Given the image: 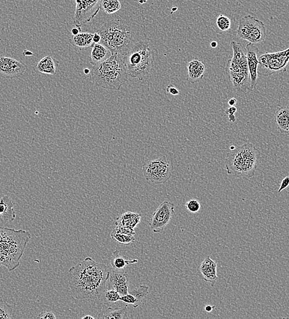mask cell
I'll use <instances>...</instances> for the list:
<instances>
[{
    "mask_svg": "<svg viewBox=\"0 0 289 319\" xmlns=\"http://www.w3.org/2000/svg\"><path fill=\"white\" fill-rule=\"evenodd\" d=\"M238 101L236 98H231L230 100L228 101V105L229 106H236Z\"/></svg>",
    "mask_w": 289,
    "mask_h": 319,
    "instance_id": "cell-41",
    "label": "cell"
},
{
    "mask_svg": "<svg viewBox=\"0 0 289 319\" xmlns=\"http://www.w3.org/2000/svg\"><path fill=\"white\" fill-rule=\"evenodd\" d=\"M237 35L242 40L254 44L265 41L267 34L264 23L261 20L247 15L240 20Z\"/></svg>",
    "mask_w": 289,
    "mask_h": 319,
    "instance_id": "cell-10",
    "label": "cell"
},
{
    "mask_svg": "<svg viewBox=\"0 0 289 319\" xmlns=\"http://www.w3.org/2000/svg\"><path fill=\"white\" fill-rule=\"evenodd\" d=\"M237 111V108L236 106H229V108L226 110L225 113L228 115H234Z\"/></svg>",
    "mask_w": 289,
    "mask_h": 319,
    "instance_id": "cell-38",
    "label": "cell"
},
{
    "mask_svg": "<svg viewBox=\"0 0 289 319\" xmlns=\"http://www.w3.org/2000/svg\"><path fill=\"white\" fill-rule=\"evenodd\" d=\"M82 318V319H94L95 318L93 317V316H92L90 315H87L84 316V317H83Z\"/></svg>",
    "mask_w": 289,
    "mask_h": 319,
    "instance_id": "cell-46",
    "label": "cell"
},
{
    "mask_svg": "<svg viewBox=\"0 0 289 319\" xmlns=\"http://www.w3.org/2000/svg\"><path fill=\"white\" fill-rule=\"evenodd\" d=\"M122 59L128 75L134 78L142 80L153 68V53L147 42L134 43Z\"/></svg>",
    "mask_w": 289,
    "mask_h": 319,
    "instance_id": "cell-7",
    "label": "cell"
},
{
    "mask_svg": "<svg viewBox=\"0 0 289 319\" xmlns=\"http://www.w3.org/2000/svg\"><path fill=\"white\" fill-rule=\"evenodd\" d=\"M14 204L13 199L10 196L5 195L0 199V216L4 221L11 222L16 219Z\"/></svg>",
    "mask_w": 289,
    "mask_h": 319,
    "instance_id": "cell-18",
    "label": "cell"
},
{
    "mask_svg": "<svg viewBox=\"0 0 289 319\" xmlns=\"http://www.w3.org/2000/svg\"><path fill=\"white\" fill-rule=\"evenodd\" d=\"M275 120L280 133H289V108L286 107L278 108L275 112Z\"/></svg>",
    "mask_w": 289,
    "mask_h": 319,
    "instance_id": "cell-22",
    "label": "cell"
},
{
    "mask_svg": "<svg viewBox=\"0 0 289 319\" xmlns=\"http://www.w3.org/2000/svg\"><path fill=\"white\" fill-rule=\"evenodd\" d=\"M166 92H168V94L174 95V96L179 94V91L177 90L176 88H175L174 86L172 85H169L167 86Z\"/></svg>",
    "mask_w": 289,
    "mask_h": 319,
    "instance_id": "cell-37",
    "label": "cell"
},
{
    "mask_svg": "<svg viewBox=\"0 0 289 319\" xmlns=\"http://www.w3.org/2000/svg\"><path fill=\"white\" fill-rule=\"evenodd\" d=\"M109 276L107 265L86 257L68 270V284L76 300H96L102 296Z\"/></svg>",
    "mask_w": 289,
    "mask_h": 319,
    "instance_id": "cell-1",
    "label": "cell"
},
{
    "mask_svg": "<svg viewBox=\"0 0 289 319\" xmlns=\"http://www.w3.org/2000/svg\"><path fill=\"white\" fill-rule=\"evenodd\" d=\"M235 148H235V146H231L230 148H229V149H230V151H233V150H234Z\"/></svg>",
    "mask_w": 289,
    "mask_h": 319,
    "instance_id": "cell-48",
    "label": "cell"
},
{
    "mask_svg": "<svg viewBox=\"0 0 289 319\" xmlns=\"http://www.w3.org/2000/svg\"><path fill=\"white\" fill-rule=\"evenodd\" d=\"M90 72H91V71L90 70L88 69V68H86V69L84 70V73L86 74H88Z\"/></svg>",
    "mask_w": 289,
    "mask_h": 319,
    "instance_id": "cell-47",
    "label": "cell"
},
{
    "mask_svg": "<svg viewBox=\"0 0 289 319\" xmlns=\"http://www.w3.org/2000/svg\"><path fill=\"white\" fill-rule=\"evenodd\" d=\"M30 240L31 234L28 231L0 226V267H5L10 271L19 267Z\"/></svg>",
    "mask_w": 289,
    "mask_h": 319,
    "instance_id": "cell-2",
    "label": "cell"
},
{
    "mask_svg": "<svg viewBox=\"0 0 289 319\" xmlns=\"http://www.w3.org/2000/svg\"><path fill=\"white\" fill-rule=\"evenodd\" d=\"M109 281L113 289L117 291L121 297L129 293V275L125 271H110Z\"/></svg>",
    "mask_w": 289,
    "mask_h": 319,
    "instance_id": "cell-15",
    "label": "cell"
},
{
    "mask_svg": "<svg viewBox=\"0 0 289 319\" xmlns=\"http://www.w3.org/2000/svg\"><path fill=\"white\" fill-rule=\"evenodd\" d=\"M141 215L133 212L127 211L119 216L115 222V225L126 226L134 229L141 222Z\"/></svg>",
    "mask_w": 289,
    "mask_h": 319,
    "instance_id": "cell-23",
    "label": "cell"
},
{
    "mask_svg": "<svg viewBox=\"0 0 289 319\" xmlns=\"http://www.w3.org/2000/svg\"><path fill=\"white\" fill-rule=\"evenodd\" d=\"M120 301L126 304H129V305H133L134 308H138L140 303L138 299H136L133 295L128 293L124 296H121L120 298Z\"/></svg>",
    "mask_w": 289,
    "mask_h": 319,
    "instance_id": "cell-33",
    "label": "cell"
},
{
    "mask_svg": "<svg viewBox=\"0 0 289 319\" xmlns=\"http://www.w3.org/2000/svg\"><path fill=\"white\" fill-rule=\"evenodd\" d=\"M37 318L41 319H56V316L51 311H43L40 313L37 316Z\"/></svg>",
    "mask_w": 289,
    "mask_h": 319,
    "instance_id": "cell-35",
    "label": "cell"
},
{
    "mask_svg": "<svg viewBox=\"0 0 289 319\" xmlns=\"http://www.w3.org/2000/svg\"><path fill=\"white\" fill-rule=\"evenodd\" d=\"M14 318L13 309L6 301L0 299V319Z\"/></svg>",
    "mask_w": 289,
    "mask_h": 319,
    "instance_id": "cell-29",
    "label": "cell"
},
{
    "mask_svg": "<svg viewBox=\"0 0 289 319\" xmlns=\"http://www.w3.org/2000/svg\"><path fill=\"white\" fill-rule=\"evenodd\" d=\"M229 121V122H233L234 123L236 122V117H235V115H228Z\"/></svg>",
    "mask_w": 289,
    "mask_h": 319,
    "instance_id": "cell-43",
    "label": "cell"
},
{
    "mask_svg": "<svg viewBox=\"0 0 289 319\" xmlns=\"http://www.w3.org/2000/svg\"><path fill=\"white\" fill-rule=\"evenodd\" d=\"M112 55L108 47L102 43L94 44L92 47L89 62L92 65H97L106 61Z\"/></svg>",
    "mask_w": 289,
    "mask_h": 319,
    "instance_id": "cell-20",
    "label": "cell"
},
{
    "mask_svg": "<svg viewBox=\"0 0 289 319\" xmlns=\"http://www.w3.org/2000/svg\"><path fill=\"white\" fill-rule=\"evenodd\" d=\"M59 62L52 56L47 55L44 56L38 63L37 66L34 67V71L37 72L49 74V75H55L58 71Z\"/></svg>",
    "mask_w": 289,
    "mask_h": 319,
    "instance_id": "cell-19",
    "label": "cell"
},
{
    "mask_svg": "<svg viewBox=\"0 0 289 319\" xmlns=\"http://www.w3.org/2000/svg\"><path fill=\"white\" fill-rule=\"evenodd\" d=\"M116 233V234H121L126 235H135L136 231L134 229L126 227V226L117 225L116 227L113 229L112 231Z\"/></svg>",
    "mask_w": 289,
    "mask_h": 319,
    "instance_id": "cell-34",
    "label": "cell"
},
{
    "mask_svg": "<svg viewBox=\"0 0 289 319\" xmlns=\"http://www.w3.org/2000/svg\"><path fill=\"white\" fill-rule=\"evenodd\" d=\"M100 36L97 32H95L93 36V41L94 44L100 43Z\"/></svg>",
    "mask_w": 289,
    "mask_h": 319,
    "instance_id": "cell-40",
    "label": "cell"
},
{
    "mask_svg": "<svg viewBox=\"0 0 289 319\" xmlns=\"http://www.w3.org/2000/svg\"><path fill=\"white\" fill-rule=\"evenodd\" d=\"M172 163L168 155L163 154L144 161L142 172L145 180L154 184H165L171 177Z\"/></svg>",
    "mask_w": 289,
    "mask_h": 319,
    "instance_id": "cell-8",
    "label": "cell"
},
{
    "mask_svg": "<svg viewBox=\"0 0 289 319\" xmlns=\"http://www.w3.org/2000/svg\"><path fill=\"white\" fill-rule=\"evenodd\" d=\"M102 0H76L73 16L75 26H81L90 22L99 13Z\"/></svg>",
    "mask_w": 289,
    "mask_h": 319,
    "instance_id": "cell-11",
    "label": "cell"
},
{
    "mask_svg": "<svg viewBox=\"0 0 289 319\" xmlns=\"http://www.w3.org/2000/svg\"><path fill=\"white\" fill-rule=\"evenodd\" d=\"M97 32L100 36V43L108 47L112 54L118 55L121 59L134 44L129 26L123 19L109 21Z\"/></svg>",
    "mask_w": 289,
    "mask_h": 319,
    "instance_id": "cell-6",
    "label": "cell"
},
{
    "mask_svg": "<svg viewBox=\"0 0 289 319\" xmlns=\"http://www.w3.org/2000/svg\"><path fill=\"white\" fill-rule=\"evenodd\" d=\"M258 74L269 76L285 72L289 64V47L282 51L261 53L258 55Z\"/></svg>",
    "mask_w": 289,
    "mask_h": 319,
    "instance_id": "cell-9",
    "label": "cell"
},
{
    "mask_svg": "<svg viewBox=\"0 0 289 319\" xmlns=\"http://www.w3.org/2000/svg\"><path fill=\"white\" fill-rule=\"evenodd\" d=\"M289 186V177H285L284 180L281 182V185H280L278 193H279L283 190L287 189Z\"/></svg>",
    "mask_w": 289,
    "mask_h": 319,
    "instance_id": "cell-36",
    "label": "cell"
},
{
    "mask_svg": "<svg viewBox=\"0 0 289 319\" xmlns=\"http://www.w3.org/2000/svg\"><path fill=\"white\" fill-rule=\"evenodd\" d=\"M198 271L204 281L210 282L212 287H214L219 279L217 276V265L216 262L207 256L199 265Z\"/></svg>",
    "mask_w": 289,
    "mask_h": 319,
    "instance_id": "cell-16",
    "label": "cell"
},
{
    "mask_svg": "<svg viewBox=\"0 0 289 319\" xmlns=\"http://www.w3.org/2000/svg\"><path fill=\"white\" fill-rule=\"evenodd\" d=\"M94 34L91 33H80L76 35H72L70 38L69 42L74 47L80 50L90 48L93 46Z\"/></svg>",
    "mask_w": 289,
    "mask_h": 319,
    "instance_id": "cell-21",
    "label": "cell"
},
{
    "mask_svg": "<svg viewBox=\"0 0 289 319\" xmlns=\"http://www.w3.org/2000/svg\"><path fill=\"white\" fill-rule=\"evenodd\" d=\"M260 153L250 142H246L226 154L225 169L227 174L250 180L254 177Z\"/></svg>",
    "mask_w": 289,
    "mask_h": 319,
    "instance_id": "cell-3",
    "label": "cell"
},
{
    "mask_svg": "<svg viewBox=\"0 0 289 319\" xmlns=\"http://www.w3.org/2000/svg\"><path fill=\"white\" fill-rule=\"evenodd\" d=\"M215 308V306L207 305L205 307L204 309L205 311L207 312H210L213 311V310Z\"/></svg>",
    "mask_w": 289,
    "mask_h": 319,
    "instance_id": "cell-42",
    "label": "cell"
},
{
    "mask_svg": "<svg viewBox=\"0 0 289 319\" xmlns=\"http://www.w3.org/2000/svg\"><path fill=\"white\" fill-rule=\"evenodd\" d=\"M127 306L124 308H109L98 315V318L103 319H123L126 317Z\"/></svg>",
    "mask_w": 289,
    "mask_h": 319,
    "instance_id": "cell-24",
    "label": "cell"
},
{
    "mask_svg": "<svg viewBox=\"0 0 289 319\" xmlns=\"http://www.w3.org/2000/svg\"><path fill=\"white\" fill-rule=\"evenodd\" d=\"M135 235H126L121 234H116V233L111 232L110 237L113 241L118 243L124 244V245H129L135 241Z\"/></svg>",
    "mask_w": 289,
    "mask_h": 319,
    "instance_id": "cell-28",
    "label": "cell"
},
{
    "mask_svg": "<svg viewBox=\"0 0 289 319\" xmlns=\"http://www.w3.org/2000/svg\"><path fill=\"white\" fill-rule=\"evenodd\" d=\"M28 67L23 62L17 60L0 56V77L4 78H16L23 75Z\"/></svg>",
    "mask_w": 289,
    "mask_h": 319,
    "instance_id": "cell-13",
    "label": "cell"
},
{
    "mask_svg": "<svg viewBox=\"0 0 289 319\" xmlns=\"http://www.w3.org/2000/svg\"><path fill=\"white\" fill-rule=\"evenodd\" d=\"M186 208L190 213H196L200 210L201 205L197 199H192L186 202Z\"/></svg>",
    "mask_w": 289,
    "mask_h": 319,
    "instance_id": "cell-32",
    "label": "cell"
},
{
    "mask_svg": "<svg viewBox=\"0 0 289 319\" xmlns=\"http://www.w3.org/2000/svg\"><path fill=\"white\" fill-rule=\"evenodd\" d=\"M23 55L25 56L33 55V53L29 50H25L23 52Z\"/></svg>",
    "mask_w": 289,
    "mask_h": 319,
    "instance_id": "cell-44",
    "label": "cell"
},
{
    "mask_svg": "<svg viewBox=\"0 0 289 319\" xmlns=\"http://www.w3.org/2000/svg\"><path fill=\"white\" fill-rule=\"evenodd\" d=\"M175 206L172 202L164 201L154 212L150 222L152 231L159 234L166 227L174 214Z\"/></svg>",
    "mask_w": 289,
    "mask_h": 319,
    "instance_id": "cell-12",
    "label": "cell"
},
{
    "mask_svg": "<svg viewBox=\"0 0 289 319\" xmlns=\"http://www.w3.org/2000/svg\"><path fill=\"white\" fill-rule=\"evenodd\" d=\"M121 7L120 0H102L101 4V8L106 13L109 15L117 13L120 10Z\"/></svg>",
    "mask_w": 289,
    "mask_h": 319,
    "instance_id": "cell-27",
    "label": "cell"
},
{
    "mask_svg": "<svg viewBox=\"0 0 289 319\" xmlns=\"http://www.w3.org/2000/svg\"><path fill=\"white\" fill-rule=\"evenodd\" d=\"M216 26V28H214L215 29L214 31L218 33V34H222L223 33L227 32L231 29V20L227 16L220 14L217 17Z\"/></svg>",
    "mask_w": 289,
    "mask_h": 319,
    "instance_id": "cell-26",
    "label": "cell"
},
{
    "mask_svg": "<svg viewBox=\"0 0 289 319\" xmlns=\"http://www.w3.org/2000/svg\"><path fill=\"white\" fill-rule=\"evenodd\" d=\"M233 56L226 62L225 72L238 96L243 97L251 92L246 53L239 42L231 41Z\"/></svg>",
    "mask_w": 289,
    "mask_h": 319,
    "instance_id": "cell-5",
    "label": "cell"
},
{
    "mask_svg": "<svg viewBox=\"0 0 289 319\" xmlns=\"http://www.w3.org/2000/svg\"><path fill=\"white\" fill-rule=\"evenodd\" d=\"M247 65L250 79V86L252 90L256 88L258 82V55L260 52L257 47L251 43L247 44L246 46Z\"/></svg>",
    "mask_w": 289,
    "mask_h": 319,
    "instance_id": "cell-14",
    "label": "cell"
},
{
    "mask_svg": "<svg viewBox=\"0 0 289 319\" xmlns=\"http://www.w3.org/2000/svg\"><path fill=\"white\" fill-rule=\"evenodd\" d=\"M148 288L149 287L147 285H140L138 288L130 291V294L133 295L138 299L139 303H141L142 300L147 296L149 293Z\"/></svg>",
    "mask_w": 289,
    "mask_h": 319,
    "instance_id": "cell-30",
    "label": "cell"
},
{
    "mask_svg": "<svg viewBox=\"0 0 289 319\" xmlns=\"http://www.w3.org/2000/svg\"><path fill=\"white\" fill-rule=\"evenodd\" d=\"M91 73L95 85L107 90L119 91L127 80L128 74L123 59L116 54L93 65Z\"/></svg>",
    "mask_w": 289,
    "mask_h": 319,
    "instance_id": "cell-4",
    "label": "cell"
},
{
    "mask_svg": "<svg viewBox=\"0 0 289 319\" xmlns=\"http://www.w3.org/2000/svg\"><path fill=\"white\" fill-rule=\"evenodd\" d=\"M217 45H218V43H217L216 41H213L211 43V46L212 47V48H216Z\"/></svg>",
    "mask_w": 289,
    "mask_h": 319,
    "instance_id": "cell-45",
    "label": "cell"
},
{
    "mask_svg": "<svg viewBox=\"0 0 289 319\" xmlns=\"http://www.w3.org/2000/svg\"><path fill=\"white\" fill-rule=\"evenodd\" d=\"M138 262V260H137V259L128 260V259L121 257V256L119 255L118 250H116V251L113 253V257L110 264H111L113 270H122L127 267L128 265L137 264Z\"/></svg>",
    "mask_w": 289,
    "mask_h": 319,
    "instance_id": "cell-25",
    "label": "cell"
},
{
    "mask_svg": "<svg viewBox=\"0 0 289 319\" xmlns=\"http://www.w3.org/2000/svg\"><path fill=\"white\" fill-rule=\"evenodd\" d=\"M82 32V27L81 26H75V27L73 28L72 29H71V34H72V35H76L80 34V33H81Z\"/></svg>",
    "mask_w": 289,
    "mask_h": 319,
    "instance_id": "cell-39",
    "label": "cell"
},
{
    "mask_svg": "<svg viewBox=\"0 0 289 319\" xmlns=\"http://www.w3.org/2000/svg\"><path fill=\"white\" fill-rule=\"evenodd\" d=\"M187 70V80L194 83L200 81L203 78L205 67L203 62L198 59H194L188 63Z\"/></svg>",
    "mask_w": 289,
    "mask_h": 319,
    "instance_id": "cell-17",
    "label": "cell"
},
{
    "mask_svg": "<svg viewBox=\"0 0 289 319\" xmlns=\"http://www.w3.org/2000/svg\"><path fill=\"white\" fill-rule=\"evenodd\" d=\"M120 295L114 289H110L105 292V299L107 302L113 303L120 301Z\"/></svg>",
    "mask_w": 289,
    "mask_h": 319,
    "instance_id": "cell-31",
    "label": "cell"
}]
</instances>
